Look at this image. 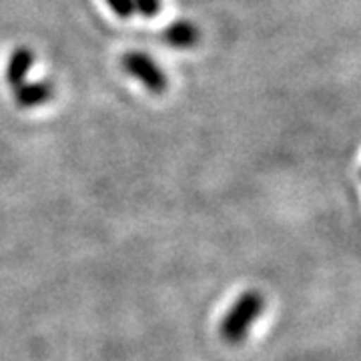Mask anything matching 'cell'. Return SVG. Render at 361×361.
Segmentation results:
<instances>
[{
    "instance_id": "1",
    "label": "cell",
    "mask_w": 361,
    "mask_h": 361,
    "mask_svg": "<svg viewBox=\"0 0 361 361\" xmlns=\"http://www.w3.org/2000/svg\"><path fill=\"white\" fill-rule=\"evenodd\" d=\"M263 310V299L255 291H249L239 297L225 319L221 323V336L227 343H241L245 339L247 331L255 323L259 313Z\"/></svg>"
},
{
    "instance_id": "2",
    "label": "cell",
    "mask_w": 361,
    "mask_h": 361,
    "mask_svg": "<svg viewBox=\"0 0 361 361\" xmlns=\"http://www.w3.org/2000/svg\"><path fill=\"white\" fill-rule=\"evenodd\" d=\"M125 68H127L129 75H133L135 78H139L147 89L163 90L165 89V85H167L163 71H161V68L157 66L155 61H151L147 54H139V52L129 54V56L125 59Z\"/></svg>"
},
{
    "instance_id": "3",
    "label": "cell",
    "mask_w": 361,
    "mask_h": 361,
    "mask_svg": "<svg viewBox=\"0 0 361 361\" xmlns=\"http://www.w3.org/2000/svg\"><path fill=\"white\" fill-rule=\"evenodd\" d=\"M167 32V40L171 44H175V47H191L197 40V30L191 25H187V23H180V25L171 28Z\"/></svg>"
},
{
    "instance_id": "4",
    "label": "cell",
    "mask_w": 361,
    "mask_h": 361,
    "mask_svg": "<svg viewBox=\"0 0 361 361\" xmlns=\"http://www.w3.org/2000/svg\"><path fill=\"white\" fill-rule=\"evenodd\" d=\"M109 8L115 14H118L121 18H129L133 14H137V6L135 0H106Z\"/></svg>"
},
{
    "instance_id": "5",
    "label": "cell",
    "mask_w": 361,
    "mask_h": 361,
    "mask_svg": "<svg viewBox=\"0 0 361 361\" xmlns=\"http://www.w3.org/2000/svg\"><path fill=\"white\" fill-rule=\"evenodd\" d=\"M135 6L142 16H153L159 11V0H135Z\"/></svg>"
}]
</instances>
